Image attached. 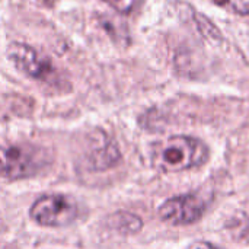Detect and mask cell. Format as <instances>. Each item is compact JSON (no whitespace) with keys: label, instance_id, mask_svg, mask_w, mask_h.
Returning a JSON list of instances; mask_svg holds the SVG:
<instances>
[{"label":"cell","instance_id":"5b68a950","mask_svg":"<svg viewBox=\"0 0 249 249\" xmlns=\"http://www.w3.org/2000/svg\"><path fill=\"white\" fill-rule=\"evenodd\" d=\"M7 54L10 61L18 67V70H20L29 77L38 80H48L54 71L51 63L42 58L32 47L26 44H12L9 47Z\"/></svg>","mask_w":249,"mask_h":249},{"label":"cell","instance_id":"3957f363","mask_svg":"<svg viewBox=\"0 0 249 249\" xmlns=\"http://www.w3.org/2000/svg\"><path fill=\"white\" fill-rule=\"evenodd\" d=\"M29 214L32 220L41 226L61 228L76 220L79 209L76 201L69 196L48 194L42 196L32 204Z\"/></svg>","mask_w":249,"mask_h":249},{"label":"cell","instance_id":"277c9868","mask_svg":"<svg viewBox=\"0 0 249 249\" xmlns=\"http://www.w3.org/2000/svg\"><path fill=\"white\" fill-rule=\"evenodd\" d=\"M206 212V203L197 194H184L166 200L159 207V217L174 226L197 223Z\"/></svg>","mask_w":249,"mask_h":249},{"label":"cell","instance_id":"ba28073f","mask_svg":"<svg viewBox=\"0 0 249 249\" xmlns=\"http://www.w3.org/2000/svg\"><path fill=\"white\" fill-rule=\"evenodd\" d=\"M187 249H222V248H219V247H216V245H213V244H210V242L197 241V242L191 244V245H190Z\"/></svg>","mask_w":249,"mask_h":249},{"label":"cell","instance_id":"7a4b0ae2","mask_svg":"<svg viewBox=\"0 0 249 249\" xmlns=\"http://www.w3.org/2000/svg\"><path fill=\"white\" fill-rule=\"evenodd\" d=\"M48 155L32 144H0V177L7 179L31 178L47 166Z\"/></svg>","mask_w":249,"mask_h":249},{"label":"cell","instance_id":"52a82bcc","mask_svg":"<svg viewBox=\"0 0 249 249\" xmlns=\"http://www.w3.org/2000/svg\"><path fill=\"white\" fill-rule=\"evenodd\" d=\"M104 1H107L109 6H112L115 10L121 13H128L134 7L137 0H104Z\"/></svg>","mask_w":249,"mask_h":249},{"label":"cell","instance_id":"6da1fadb","mask_svg":"<svg viewBox=\"0 0 249 249\" xmlns=\"http://www.w3.org/2000/svg\"><path fill=\"white\" fill-rule=\"evenodd\" d=\"M152 159L160 171L179 172L204 165L209 159V147L196 137L172 136L155 146Z\"/></svg>","mask_w":249,"mask_h":249},{"label":"cell","instance_id":"8992f818","mask_svg":"<svg viewBox=\"0 0 249 249\" xmlns=\"http://www.w3.org/2000/svg\"><path fill=\"white\" fill-rule=\"evenodd\" d=\"M212 1L236 15H249V0H212Z\"/></svg>","mask_w":249,"mask_h":249}]
</instances>
